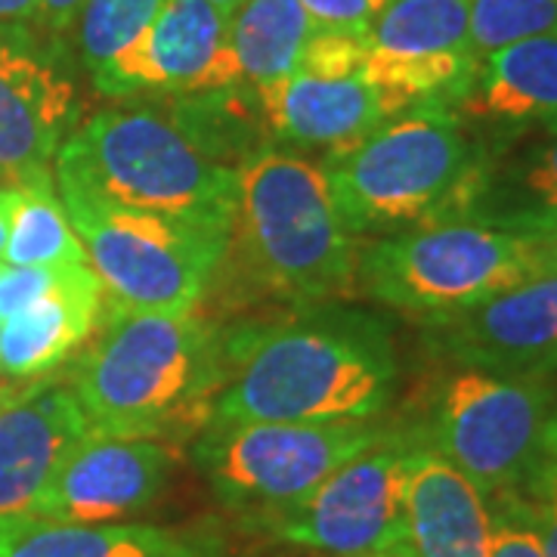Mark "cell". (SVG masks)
<instances>
[{"label": "cell", "mask_w": 557, "mask_h": 557, "mask_svg": "<svg viewBox=\"0 0 557 557\" xmlns=\"http://www.w3.org/2000/svg\"><path fill=\"white\" fill-rule=\"evenodd\" d=\"M397 387V357L375 319L313 313L223 341L211 424L369 421Z\"/></svg>", "instance_id": "1"}, {"label": "cell", "mask_w": 557, "mask_h": 557, "mask_svg": "<svg viewBox=\"0 0 557 557\" xmlns=\"http://www.w3.org/2000/svg\"><path fill=\"white\" fill-rule=\"evenodd\" d=\"M223 131L186 112L109 109L57 152V180L100 199L233 236L239 168L230 164Z\"/></svg>", "instance_id": "2"}, {"label": "cell", "mask_w": 557, "mask_h": 557, "mask_svg": "<svg viewBox=\"0 0 557 557\" xmlns=\"http://www.w3.org/2000/svg\"><path fill=\"white\" fill-rule=\"evenodd\" d=\"M97 329L69 387L94 434L161 440L211 416L223 384V338L205 319L109 300Z\"/></svg>", "instance_id": "3"}, {"label": "cell", "mask_w": 557, "mask_h": 557, "mask_svg": "<svg viewBox=\"0 0 557 557\" xmlns=\"http://www.w3.org/2000/svg\"><path fill=\"white\" fill-rule=\"evenodd\" d=\"M483 159L461 121L440 106L384 121L329 156L322 174L350 236L458 220Z\"/></svg>", "instance_id": "4"}, {"label": "cell", "mask_w": 557, "mask_h": 557, "mask_svg": "<svg viewBox=\"0 0 557 557\" xmlns=\"http://www.w3.org/2000/svg\"><path fill=\"white\" fill-rule=\"evenodd\" d=\"M233 236L251 273L282 298L325 300L357 282L354 236L310 161L273 149L242 161Z\"/></svg>", "instance_id": "5"}, {"label": "cell", "mask_w": 557, "mask_h": 557, "mask_svg": "<svg viewBox=\"0 0 557 557\" xmlns=\"http://www.w3.org/2000/svg\"><path fill=\"white\" fill-rule=\"evenodd\" d=\"M542 273H552L542 242L468 218L424 223L357 255V282L369 298L428 322L456 317Z\"/></svg>", "instance_id": "6"}, {"label": "cell", "mask_w": 557, "mask_h": 557, "mask_svg": "<svg viewBox=\"0 0 557 557\" xmlns=\"http://www.w3.org/2000/svg\"><path fill=\"white\" fill-rule=\"evenodd\" d=\"M60 183L62 208L106 298L131 310L189 313L205 295L230 236L183 220L131 211L87 193L72 180Z\"/></svg>", "instance_id": "7"}, {"label": "cell", "mask_w": 557, "mask_h": 557, "mask_svg": "<svg viewBox=\"0 0 557 557\" xmlns=\"http://www.w3.org/2000/svg\"><path fill=\"white\" fill-rule=\"evenodd\" d=\"M381 437L384 434L369 421L211 424L193 458L226 508L258 518L310 496L332 471Z\"/></svg>", "instance_id": "8"}, {"label": "cell", "mask_w": 557, "mask_h": 557, "mask_svg": "<svg viewBox=\"0 0 557 557\" xmlns=\"http://www.w3.org/2000/svg\"><path fill=\"white\" fill-rule=\"evenodd\" d=\"M557 394L545 379L458 369L437 399L431 446L486 498L515 493L536 458Z\"/></svg>", "instance_id": "9"}, {"label": "cell", "mask_w": 557, "mask_h": 557, "mask_svg": "<svg viewBox=\"0 0 557 557\" xmlns=\"http://www.w3.org/2000/svg\"><path fill=\"white\" fill-rule=\"evenodd\" d=\"M416 443L381 437L295 505L248 518L273 539L329 557H362L406 542V471Z\"/></svg>", "instance_id": "10"}, {"label": "cell", "mask_w": 557, "mask_h": 557, "mask_svg": "<svg viewBox=\"0 0 557 557\" xmlns=\"http://www.w3.org/2000/svg\"><path fill=\"white\" fill-rule=\"evenodd\" d=\"M471 0H387L369 38L362 78L375 84L391 112L471 84Z\"/></svg>", "instance_id": "11"}, {"label": "cell", "mask_w": 557, "mask_h": 557, "mask_svg": "<svg viewBox=\"0 0 557 557\" xmlns=\"http://www.w3.org/2000/svg\"><path fill=\"white\" fill-rule=\"evenodd\" d=\"M94 84L106 97L134 94H226L242 87L230 16L208 0H164L159 16L121 50Z\"/></svg>", "instance_id": "12"}, {"label": "cell", "mask_w": 557, "mask_h": 557, "mask_svg": "<svg viewBox=\"0 0 557 557\" xmlns=\"http://www.w3.org/2000/svg\"><path fill=\"white\" fill-rule=\"evenodd\" d=\"M177 465V449L161 440L87 434L62 458L35 498V518L60 523H115L159 502Z\"/></svg>", "instance_id": "13"}, {"label": "cell", "mask_w": 557, "mask_h": 557, "mask_svg": "<svg viewBox=\"0 0 557 557\" xmlns=\"http://www.w3.org/2000/svg\"><path fill=\"white\" fill-rule=\"evenodd\" d=\"M428 325L440 347L468 369L545 379L557 372V273L527 278Z\"/></svg>", "instance_id": "14"}, {"label": "cell", "mask_w": 557, "mask_h": 557, "mask_svg": "<svg viewBox=\"0 0 557 557\" xmlns=\"http://www.w3.org/2000/svg\"><path fill=\"white\" fill-rule=\"evenodd\" d=\"M90 434L69 387L32 384L0 409V518L28 515L60 461Z\"/></svg>", "instance_id": "15"}, {"label": "cell", "mask_w": 557, "mask_h": 557, "mask_svg": "<svg viewBox=\"0 0 557 557\" xmlns=\"http://www.w3.org/2000/svg\"><path fill=\"white\" fill-rule=\"evenodd\" d=\"M490 498L440 456L416 446L406 471V545L416 557H490Z\"/></svg>", "instance_id": "16"}, {"label": "cell", "mask_w": 557, "mask_h": 557, "mask_svg": "<svg viewBox=\"0 0 557 557\" xmlns=\"http://www.w3.org/2000/svg\"><path fill=\"white\" fill-rule=\"evenodd\" d=\"M75 87L50 62L0 44V171L28 174L60 152Z\"/></svg>", "instance_id": "17"}, {"label": "cell", "mask_w": 557, "mask_h": 557, "mask_svg": "<svg viewBox=\"0 0 557 557\" xmlns=\"http://www.w3.org/2000/svg\"><path fill=\"white\" fill-rule=\"evenodd\" d=\"M0 557H223L205 527L60 523L35 515L0 518Z\"/></svg>", "instance_id": "18"}, {"label": "cell", "mask_w": 557, "mask_h": 557, "mask_svg": "<svg viewBox=\"0 0 557 557\" xmlns=\"http://www.w3.org/2000/svg\"><path fill=\"white\" fill-rule=\"evenodd\" d=\"M263 121L282 143L344 152L394 119L375 84L354 78H310L295 72L270 100L260 102Z\"/></svg>", "instance_id": "19"}, {"label": "cell", "mask_w": 557, "mask_h": 557, "mask_svg": "<svg viewBox=\"0 0 557 557\" xmlns=\"http://www.w3.org/2000/svg\"><path fill=\"white\" fill-rule=\"evenodd\" d=\"M106 288L90 263H72L60 282L22 313L0 322V372L32 379L72 357L100 325Z\"/></svg>", "instance_id": "20"}, {"label": "cell", "mask_w": 557, "mask_h": 557, "mask_svg": "<svg viewBox=\"0 0 557 557\" xmlns=\"http://www.w3.org/2000/svg\"><path fill=\"white\" fill-rule=\"evenodd\" d=\"M465 112L496 124H548L557 131V38L502 47L480 62Z\"/></svg>", "instance_id": "21"}, {"label": "cell", "mask_w": 557, "mask_h": 557, "mask_svg": "<svg viewBox=\"0 0 557 557\" xmlns=\"http://www.w3.org/2000/svg\"><path fill=\"white\" fill-rule=\"evenodd\" d=\"M461 218L518 230L533 239L557 226V134L502 164L483 161Z\"/></svg>", "instance_id": "22"}, {"label": "cell", "mask_w": 557, "mask_h": 557, "mask_svg": "<svg viewBox=\"0 0 557 557\" xmlns=\"http://www.w3.org/2000/svg\"><path fill=\"white\" fill-rule=\"evenodd\" d=\"M317 25L298 0H242L230 20V44L242 84H251L258 102L270 100L298 72L300 53Z\"/></svg>", "instance_id": "23"}, {"label": "cell", "mask_w": 557, "mask_h": 557, "mask_svg": "<svg viewBox=\"0 0 557 557\" xmlns=\"http://www.w3.org/2000/svg\"><path fill=\"white\" fill-rule=\"evenodd\" d=\"M16 201L10 239L3 248V263L10 267H69L87 263L65 208L53 193V177L47 168L16 177Z\"/></svg>", "instance_id": "24"}, {"label": "cell", "mask_w": 557, "mask_h": 557, "mask_svg": "<svg viewBox=\"0 0 557 557\" xmlns=\"http://www.w3.org/2000/svg\"><path fill=\"white\" fill-rule=\"evenodd\" d=\"M164 0H84L78 13V50L84 65L100 72L149 28Z\"/></svg>", "instance_id": "25"}, {"label": "cell", "mask_w": 557, "mask_h": 557, "mask_svg": "<svg viewBox=\"0 0 557 557\" xmlns=\"http://www.w3.org/2000/svg\"><path fill=\"white\" fill-rule=\"evenodd\" d=\"M471 47L483 62L502 47L557 38V0H471Z\"/></svg>", "instance_id": "26"}, {"label": "cell", "mask_w": 557, "mask_h": 557, "mask_svg": "<svg viewBox=\"0 0 557 557\" xmlns=\"http://www.w3.org/2000/svg\"><path fill=\"white\" fill-rule=\"evenodd\" d=\"M511 496H518L527 505L545 557H557V406L548 418L545 437L527 478L520 480Z\"/></svg>", "instance_id": "27"}, {"label": "cell", "mask_w": 557, "mask_h": 557, "mask_svg": "<svg viewBox=\"0 0 557 557\" xmlns=\"http://www.w3.org/2000/svg\"><path fill=\"white\" fill-rule=\"evenodd\" d=\"M366 38L350 32H313L300 53V75L310 78H354L362 75Z\"/></svg>", "instance_id": "28"}, {"label": "cell", "mask_w": 557, "mask_h": 557, "mask_svg": "<svg viewBox=\"0 0 557 557\" xmlns=\"http://www.w3.org/2000/svg\"><path fill=\"white\" fill-rule=\"evenodd\" d=\"M490 511H493L490 557H545L536 523L518 496L505 493L490 498Z\"/></svg>", "instance_id": "29"}, {"label": "cell", "mask_w": 557, "mask_h": 557, "mask_svg": "<svg viewBox=\"0 0 557 557\" xmlns=\"http://www.w3.org/2000/svg\"><path fill=\"white\" fill-rule=\"evenodd\" d=\"M72 267V263H69ZM65 267H10L0 270V322L22 313L35 300L44 298L57 282Z\"/></svg>", "instance_id": "30"}, {"label": "cell", "mask_w": 557, "mask_h": 557, "mask_svg": "<svg viewBox=\"0 0 557 557\" xmlns=\"http://www.w3.org/2000/svg\"><path fill=\"white\" fill-rule=\"evenodd\" d=\"M317 32H350L369 38V28L387 0H298Z\"/></svg>", "instance_id": "31"}, {"label": "cell", "mask_w": 557, "mask_h": 557, "mask_svg": "<svg viewBox=\"0 0 557 557\" xmlns=\"http://www.w3.org/2000/svg\"><path fill=\"white\" fill-rule=\"evenodd\" d=\"M81 7H84V0H40V16L62 32L78 20Z\"/></svg>", "instance_id": "32"}, {"label": "cell", "mask_w": 557, "mask_h": 557, "mask_svg": "<svg viewBox=\"0 0 557 557\" xmlns=\"http://www.w3.org/2000/svg\"><path fill=\"white\" fill-rule=\"evenodd\" d=\"M40 16V0H0V22H28Z\"/></svg>", "instance_id": "33"}, {"label": "cell", "mask_w": 557, "mask_h": 557, "mask_svg": "<svg viewBox=\"0 0 557 557\" xmlns=\"http://www.w3.org/2000/svg\"><path fill=\"white\" fill-rule=\"evenodd\" d=\"M13 201H16V189H0V260H3V248H7V239H10Z\"/></svg>", "instance_id": "34"}, {"label": "cell", "mask_w": 557, "mask_h": 557, "mask_svg": "<svg viewBox=\"0 0 557 557\" xmlns=\"http://www.w3.org/2000/svg\"><path fill=\"white\" fill-rule=\"evenodd\" d=\"M539 242L545 245V255H548V263H552V273H557V226H552Z\"/></svg>", "instance_id": "35"}, {"label": "cell", "mask_w": 557, "mask_h": 557, "mask_svg": "<svg viewBox=\"0 0 557 557\" xmlns=\"http://www.w3.org/2000/svg\"><path fill=\"white\" fill-rule=\"evenodd\" d=\"M25 391H28V387H25ZM25 391H22V387H13V384H0V409H7L10 403H16Z\"/></svg>", "instance_id": "36"}, {"label": "cell", "mask_w": 557, "mask_h": 557, "mask_svg": "<svg viewBox=\"0 0 557 557\" xmlns=\"http://www.w3.org/2000/svg\"><path fill=\"white\" fill-rule=\"evenodd\" d=\"M362 557H416L412 548L403 542V545H394V548H384V552H375V555H362Z\"/></svg>", "instance_id": "37"}, {"label": "cell", "mask_w": 557, "mask_h": 557, "mask_svg": "<svg viewBox=\"0 0 557 557\" xmlns=\"http://www.w3.org/2000/svg\"><path fill=\"white\" fill-rule=\"evenodd\" d=\"M208 3H214L220 13H223V16H230V20H233V13L242 7V0H208Z\"/></svg>", "instance_id": "38"}, {"label": "cell", "mask_w": 557, "mask_h": 557, "mask_svg": "<svg viewBox=\"0 0 557 557\" xmlns=\"http://www.w3.org/2000/svg\"><path fill=\"white\" fill-rule=\"evenodd\" d=\"M0 270H3V260H0Z\"/></svg>", "instance_id": "39"}]
</instances>
